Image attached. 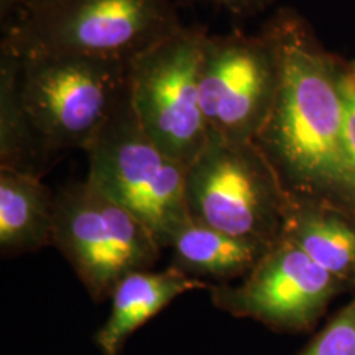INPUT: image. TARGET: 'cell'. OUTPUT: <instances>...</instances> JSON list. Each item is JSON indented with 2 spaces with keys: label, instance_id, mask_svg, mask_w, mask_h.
<instances>
[{
  "label": "cell",
  "instance_id": "17",
  "mask_svg": "<svg viewBox=\"0 0 355 355\" xmlns=\"http://www.w3.org/2000/svg\"><path fill=\"white\" fill-rule=\"evenodd\" d=\"M202 2L212 3V6L222 7L234 15L248 17L266 10L273 6L275 0H202Z\"/></svg>",
  "mask_w": 355,
  "mask_h": 355
},
{
  "label": "cell",
  "instance_id": "8",
  "mask_svg": "<svg viewBox=\"0 0 355 355\" xmlns=\"http://www.w3.org/2000/svg\"><path fill=\"white\" fill-rule=\"evenodd\" d=\"M279 79L278 43L266 24L259 35H207L199 87L211 135L255 141L272 114Z\"/></svg>",
  "mask_w": 355,
  "mask_h": 355
},
{
  "label": "cell",
  "instance_id": "18",
  "mask_svg": "<svg viewBox=\"0 0 355 355\" xmlns=\"http://www.w3.org/2000/svg\"><path fill=\"white\" fill-rule=\"evenodd\" d=\"M44 2V0H2V12H15L20 10V8L35 6V3Z\"/></svg>",
  "mask_w": 355,
  "mask_h": 355
},
{
  "label": "cell",
  "instance_id": "3",
  "mask_svg": "<svg viewBox=\"0 0 355 355\" xmlns=\"http://www.w3.org/2000/svg\"><path fill=\"white\" fill-rule=\"evenodd\" d=\"M12 56L21 107L56 157L66 150H86L128 92L130 61Z\"/></svg>",
  "mask_w": 355,
  "mask_h": 355
},
{
  "label": "cell",
  "instance_id": "5",
  "mask_svg": "<svg viewBox=\"0 0 355 355\" xmlns=\"http://www.w3.org/2000/svg\"><path fill=\"white\" fill-rule=\"evenodd\" d=\"M282 181L255 141L211 135L186 170L191 220L235 237L275 243L288 207Z\"/></svg>",
  "mask_w": 355,
  "mask_h": 355
},
{
  "label": "cell",
  "instance_id": "15",
  "mask_svg": "<svg viewBox=\"0 0 355 355\" xmlns=\"http://www.w3.org/2000/svg\"><path fill=\"white\" fill-rule=\"evenodd\" d=\"M300 355H355V295Z\"/></svg>",
  "mask_w": 355,
  "mask_h": 355
},
{
  "label": "cell",
  "instance_id": "12",
  "mask_svg": "<svg viewBox=\"0 0 355 355\" xmlns=\"http://www.w3.org/2000/svg\"><path fill=\"white\" fill-rule=\"evenodd\" d=\"M56 196L42 176L0 166V248L3 255L53 245Z\"/></svg>",
  "mask_w": 355,
  "mask_h": 355
},
{
  "label": "cell",
  "instance_id": "10",
  "mask_svg": "<svg viewBox=\"0 0 355 355\" xmlns=\"http://www.w3.org/2000/svg\"><path fill=\"white\" fill-rule=\"evenodd\" d=\"M202 288L211 286L175 265L163 272L141 270L125 275L110 295L112 309L94 337L97 349L102 355H121L127 340L145 322L157 316L178 296Z\"/></svg>",
  "mask_w": 355,
  "mask_h": 355
},
{
  "label": "cell",
  "instance_id": "16",
  "mask_svg": "<svg viewBox=\"0 0 355 355\" xmlns=\"http://www.w3.org/2000/svg\"><path fill=\"white\" fill-rule=\"evenodd\" d=\"M340 84L344 97V158L355 216V58L340 60Z\"/></svg>",
  "mask_w": 355,
  "mask_h": 355
},
{
  "label": "cell",
  "instance_id": "11",
  "mask_svg": "<svg viewBox=\"0 0 355 355\" xmlns=\"http://www.w3.org/2000/svg\"><path fill=\"white\" fill-rule=\"evenodd\" d=\"M279 235L332 277L355 285V216L350 212L329 202L290 198Z\"/></svg>",
  "mask_w": 355,
  "mask_h": 355
},
{
  "label": "cell",
  "instance_id": "6",
  "mask_svg": "<svg viewBox=\"0 0 355 355\" xmlns=\"http://www.w3.org/2000/svg\"><path fill=\"white\" fill-rule=\"evenodd\" d=\"M206 37L202 26H183L128 63V97L141 128L186 170L209 140L199 87Z\"/></svg>",
  "mask_w": 355,
  "mask_h": 355
},
{
  "label": "cell",
  "instance_id": "14",
  "mask_svg": "<svg viewBox=\"0 0 355 355\" xmlns=\"http://www.w3.org/2000/svg\"><path fill=\"white\" fill-rule=\"evenodd\" d=\"M56 159L21 107L15 84V58L0 50V166L43 178Z\"/></svg>",
  "mask_w": 355,
  "mask_h": 355
},
{
  "label": "cell",
  "instance_id": "4",
  "mask_svg": "<svg viewBox=\"0 0 355 355\" xmlns=\"http://www.w3.org/2000/svg\"><path fill=\"white\" fill-rule=\"evenodd\" d=\"M84 152L87 180L145 224L159 247L170 248L191 222L186 168L144 132L128 92Z\"/></svg>",
  "mask_w": 355,
  "mask_h": 355
},
{
  "label": "cell",
  "instance_id": "7",
  "mask_svg": "<svg viewBox=\"0 0 355 355\" xmlns=\"http://www.w3.org/2000/svg\"><path fill=\"white\" fill-rule=\"evenodd\" d=\"M53 245L96 303L110 298L125 275L152 270L163 250L145 224L87 178L56 194Z\"/></svg>",
  "mask_w": 355,
  "mask_h": 355
},
{
  "label": "cell",
  "instance_id": "13",
  "mask_svg": "<svg viewBox=\"0 0 355 355\" xmlns=\"http://www.w3.org/2000/svg\"><path fill=\"white\" fill-rule=\"evenodd\" d=\"M273 243L235 237L191 220L175 235L173 265L191 277L230 279L245 277Z\"/></svg>",
  "mask_w": 355,
  "mask_h": 355
},
{
  "label": "cell",
  "instance_id": "2",
  "mask_svg": "<svg viewBox=\"0 0 355 355\" xmlns=\"http://www.w3.org/2000/svg\"><path fill=\"white\" fill-rule=\"evenodd\" d=\"M183 26L170 0H44L13 12L0 50L128 63Z\"/></svg>",
  "mask_w": 355,
  "mask_h": 355
},
{
  "label": "cell",
  "instance_id": "1",
  "mask_svg": "<svg viewBox=\"0 0 355 355\" xmlns=\"http://www.w3.org/2000/svg\"><path fill=\"white\" fill-rule=\"evenodd\" d=\"M266 25L278 43L282 79L255 144L288 196L334 204L354 216L344 158L343 58L293 8H279Z\"/></svg>",
  "mask_w": 355,
  "mask_h": 355
},
{
  "label": "cell",
  "instance_id": "9",
  "mask_svg": "<svg viewBox=\"0 0 355 355\" xmlns=\"http://www.w3.org/2000/svg\"><path fill=\"white\" fill-rule=\"evenodd\" d=\"M345 288L279 235L241 285L211 286V295L212 303L232 316L252 318L275 331L303 332Z\"/></svg>",
  "mask_w": 355,
  "mask_h": 355
}]
</instances>
